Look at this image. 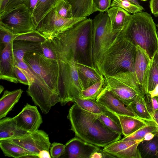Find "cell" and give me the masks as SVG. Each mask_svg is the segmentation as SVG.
Masks as SVG:
<instances>
[{"label":"cell","instance_id":"1","mask_svg":"<svg viewBox=\"0 0 158 158\" xmlns=\"http://www.w3.org/2000/svg\"><path fill=\"white\" fill-rule=\"evenodd\" d=\"M93 20L86 18L49 40L56 58H73L94 66L92 52Z\"/></svg>","mask_w":158,"mask_h":158},{"label":"cell","instance_id":"2","mask_svg":"<svg viewBox=\"0 0 158 158\" xmlns=\"http://www.w3.org/2000/svg\"><path fill=\"white\" fill-rule=\"evenodd\" d=\"M67 118L71 123L70 130L76 136L95 145L104 148L121 138V135L104 125L98 114L83 109L76 103L70 108Z\"/></svg>","mask_w":158,"mask_h":158},{"label":"cell","instance_id":"3","mask_svg":"<svg viewBox=\"0 0 158 158\" xmlns=\"http://www.w3.org/2000/svg\"><path fill=\"white\" fill-rule=\"evenodd\" d=\"M120 34L135 47L144 50L151 60L158 51L156 25L151 15L141 12L131 15Z\"/></svg>","mask_w":158,"mask_h":158},{"label":"cell","instance_id":"4","mask_svg":"<svg viewBox=\"0 0 158 158\" xmlns=\"http://www.w3.org/2000/svg\"><path fill=\"white\" fill-rule=\"evenodd\" d=\"M136 52V47L120 34L104 54L97 68L104 77L121 72L134 73Z\"/></svg>","mask_w":158,"mask_h":158},{"label":"cell","instance_id":"5","mask_svg":"<svg viewBox=\"0 0 158 158\" xmlns=\"http://www.w3.org/2000/svg\"><path fill=\"white\" fill-rule=\"evenodd\" d=\"M93 23L92 60L94 67L97 68L104 54L121 32L113 30L106 12L98 13L93 20Z\"/></svg>","mask_w":158,"mask_h":158},{"label":"cell","instance_id":"6","mask_svg":"<svg viewBox=\"0 0 158 158\" xmlns=\"http://www.w3.org/2000/svg\"><path fill=\"white\" fill-rule=\"evenodd\" d=\"M104 77L105 87L126 106L137 96H145L143 88L137 82L134 73L121 72Z\"/></svg>","mask_w":158,"mask_h":158},{"label":"cell","instance_id":"7","mask_svg":"<svg viewBox=\"0 0 158 158\" xmlns=\"http://www.w3.org/2000/svg\"><path fill=\"white\" fill-rule=\"evenodd\" d=\"M23 60L47 87L59 96L61 81L57 60L46 58L41 52L27 54Z\"/></svg>","mask_w":158,"mask_h":158},{"label":"cell","instance_id":"8","mask_svg":"<svg viewBox=\"0 0 158 158\" xmlns=\"http://www.w3.org/2000/svg\"><path fill=\"white\" fill-rule=\"evenodd\" d=\"M61 81L59 94L62 106L72 102L75 98H79L85 90L79 78L75 61L73 58H57Z\"/></svg>","mask_w":158,"mask_h":158},{"label":"cell","instance_id":"9","mask_svg":"<svg viewBox=\"0 0 158 158\" xmlns=\"http://www.w3.org/2000/svg\"><path fill=\"white\" fill-rule=\"evenodd\" d=\"M0 25L14 34L21 35L36 30L31 13L23 4L0 14Z\"/></svg>","mask_w":158,"mask_h":158},{"label":"cell","instance_id":"10","mask_svg":"<svg viewBox=\"0 0 158 158\" xmlns=\"http://www.w3.org/2000/svg\"><path fill=\"white\" fill-rule=\"evenodd\" d=\"M87 18H64L53 9L39 23L36 30L47 40H51Z\"/></svg>","mask_w":158,"mask_h":158},{"label":"cell","instance_id":"11","mask_svg":"<svg viewBox=\"0 0 158 158\" xmlns=\"http://www.w3.org/2000/svg\"><path fill=\"white\" fill-rule=\"evenodd\" d=\"M9 139L37 156L43 150L49 151L51 145L48 135L38 129Z\"/></svg>","mask_w":158,"mask_h":158},{"label":"cell","instance_id":"12","mask_svg":"<svg viewBox=\"0 0 158 158\" xmlns=\"http://www.w3.org/2000/svg\"><path fill=\"white\" fill-rule=\"evenodd\" d=\"M143 140V139L129 141L119 140L105 147L102 151L112 157L141 158L138 147Z\"/></svg>","mask_w":158,"mask_h":158},{"label":"cell","instance_id":"13","mask_svg":"<svg viewBox=\"0 0 158 158\" xmlns=\"http://www.w3.org/2000/svg\"><path fill=\"white\" fill-rule=\"evenodd\" d=\"M13 118L18 127L28 132L38 130L43 123L37 107L27 103Z\"/></svg>","mask_w":158,"mask_h":158},{"label":"cell","instance_id":"14","mask_svg":"<svg viewBox=\"0 0 158 158\" xmlns=\"http://www.w3.org/2000/svg\"><path fill=\"white\" fill-rule=\"evenodd\" d=\"M13 42L0 45V79L15 83L19 81L14 71Z\"/></svg>","mask_w":158,"mask_h":158},{"label":"cell","instance_id":"15","mask_svg":"<svg viewBox=\"0 0 158 158\" xmlns=\"http://www.w3.org/2000/svg\"><path fill=\"white\" fill-rule=\"evenodd\" d=\"M63 157L90 158L95 152L99 151L100 147L90 143L75 136L65 145Z\"/></svg>","mask_w":158,"mask_h":158},{"label":"cell","instance_id":"16","mask_svg":"<svg viewBox=\"0 0 158 158\" xmlns=\"http://www.w3.org/2000/svg\"><path fill=\"white\" fill-rule=\"evenodd\" d=\"M96 101L117 114L136 117L135 114L105 86L97 98Z\"/></svg>","mask_w":158,"mask_h":158},{"label":"cell","instance_id":"17","mask_svg":"<svg viewBox=\"0 0 158 158\" xmlns=\"http://www.w3.org/2000/svg\"><path fill=\"white\" fill-rule=\"evenodd\" d=\"M136 48L134 74L137 82L143 89L152 60H150L146 52L142 48L139 46H137Z\"/></svg>","mask_w":158,"mask_h":158},{"label":"cell","instance_id":"18","mask_svg":"<svg viewBox=\"0 0 158 158\" xmlns=\"http://www.w3.org/2000/svg\"><path fill=\"white\" fill-rule=\"evenodd\" d=\"M75 64L79 78L85 89L104 77L98 69L94 66L77 61H75Z\"/></svg>","mask_w":158,"mask_h":158},{"label":"cell","instance_id":"19","mask_svg":"<svg viewBox=\"0 0 158 158\" xmlns=\"http://www.w3.org/2000/svg\"><path fill=\"white\" fill-rule=\"evenodd\" d=\"M72 102L77 104L87 111L97 114H102L108 116L121 126L117 115L96 101L77 98L74 99Z\"/></svg>","mask_w":158,"mask_h":158},{"label":"cell","instance_id":"20","mask_svg":"<svg viewBox=\"0 0 158 158\" xmlns=\"http://www.w3.org/2000/svg\"><path fill=\"white\" fill-rule=\"evenodd\" d=\"M13 49L15 63L24 61L23 58L27 54L42 52L41 43L21 40L13 41Z\"/></svg>","mask_w":158,"mask_h":158},{"label":"cell","instance_id":"21","mask_svg":"<svg viewBox=\"0 0 158 158\" xmlns=\"http://www.w3.org/2000/svg\"><path fill=\"white\" fill-rule=\"evenodd\" d=\"M28 132L18 127L13 118L4 117L0 120V140L20 136Z\"/></svg>","mask_w":158,"mask_h":158},{"label":"cell","instance_id":"22","mask_svg":"<svg viewBox=\"0 0 158 158\" xmlns=\"http://www.w3.org/2000/svg\"><path fill=\"white\" fill-rule=\"evenodd\" d=\"M113 30L121 32L127 24L131 15L124 10L113 7L106 11Z\"/></svg>","mask_w":158,"mask_h":158},{"label":"cell","instance_id":"23","mask_svg":"<svg viewBox=\"0 0 158 158\" xmlns=\"http://www.w3.org/2000/svg\"><path fill=\"white\" fill-rule=\"evenodd\" d=\"M23 91L19 89L4 91L0 99V119L5 117L20 98Z\"/></svg>","mask_w":158,"mask_h":158},{"label":"cell","instance_id":"24","mask_svg":"<svg viewBox=\"0 0 158 158\" xmlns=\"http://www.w3.org/2000/svg\"><path fill=\"white\" fill-rule=\"evenodd\" d=\"M125 137L130 135L146 125L148 121L136 117L117 114Z\"/></svg>","mask_w":158,"mask_h":158},{"label":"cell","instance_id":"25","mask_svg":"<svg viewBox=\"0 0 158 158\" xmlns=\"http://www.w3.org/2000/svg\"><path fill=\"white\" fill-rule=\"evenodd\" d=\"M145 94L158 97V69L154 60H151L143 87Z\"/></svg>","mask_w":158,"mask_h":158},{"label":"cell","instance_id":"26","mask_svg":"<svg viewBox=\"0 0 158 158\" xmlns=\"http://www.w3.org/2000/svg\"><path fill=\"white\" fill-rule=\"evenodd\" d=\"M0 147L5 156L9 157L25 158L28 155H35L9 139L0 140Z\"/></svg>","mask_w":158,"mask_h":158},{"label":"cell","instance_id":"27","mask_svg":"<svg viewBox=\"0 0 158 158\" xmlns=\"http://www.w3.org/2000/svg\"><path fill=\"white\" fill-rule=\"evenodd\" d=\"M58 0H38L32 13L34 25L35 28L44 17L54 9Z\"/></svg>","mask_w":158,"mask_h":158},{"label":"cell","instance_id":"28","mask_svg":"<svg viewBox=\"0 0 158 158\" xmlns=\"http://www.w3.org/2000/svg\"><path fill=\"white\" fill-rule=\"evenodd\" d=\"M72 7L73 18H84L93 11V0H68Z\"/></svg>","mask_w":158,"mask_h":158},{"label":"cell","instance_id":"29","mask_svg":"<svg viewBox=\"0 0 158 158\" xmlns=\"http://www.w3.org/2000/svg\"><path fill=\"white\" fill-rule=\"evenodd\" d=\"M144 96H139L127 107L130 109L136 117L147 121H153L151 114L147 107Z\"/></svg>","mask_w":158,"mask_h":158},{"label":"cell","instance_id":"30","mask_svg":"<svg viewBox=\"0 0 158 158\" xmlns=\"http://www.w3.org/2000/svg\"><path fill=\"white\" fill-rule=\"evenodd\" d=\"M138 148L141 158H158V131L151 140L142 141Z\"/></svg>","mask_w":158,"mask_h":158},{"label":"cell","instance_id":"31","mask_svg":"<svg viewBox=\"0 0 158 158\" xmlns=\"http://www.w3.org/2000/svg\"><path fill=\"white\" fill-rule=\"evenodd\" d=\"M105 78L103 77L99 81L83 90L79 98L96 101L97 97L105 86Z\"/></svg>","mask_w":158,"mask_h":158},{"label":"cell","instance_id":"32","mask_svg":"<svg viewBox=\"0 0 158 158\" xmlns=\"http://www.w3.org/2000/svg\"><path fill=\"white\" fill-rule=\"evenodd\" d=\"M158 131V126L154 121H148L145 126L139 129L131 135L125 137L123 141L139 140L143 139L146 134L149 132L156 133Z\"/></svg>","mask_w":158,"mask_h":158},{"label":"cell","instance_id":"33","mask_svg":"<svg viewBox=\"0 0 158 158\" xmlns=\"http://www.w3.org/2000/svg\"><path fill=\"white\" fill-rule=\"evenodd\" d=\"M111 7H120L133 14L142 12L144 9L143 7H140L128 0H112Z\"/></svg>","mask_w":158,"mask_h":158},{"label":"cell","instance_id":"34","mask_svg":"<svg viewBox=\"0 0 158 158\" xmlns=\"http://www.w3.org/2000/svg\"><path fill=\"white\" fill-rule=\"evenodd\" d=\"M60 16L73 18L72 7L68 0H58L53 9Z\"/></svg>","mask_w":158,"mask_h":158},{"label":"cell","instance_id":"35","mask_svg":"<svg viewBox=\"0 0 158 158\" xmlns=\"http://www.w3.org/2000/svg\"><path fill=\"white\" fill-rule=\"evenodd\" d=\"M99 119L104 125L112 131L122 135V130L120 125L110 117L104 115H98Z\"/></svg>","mask_w":158,"mask_h":158},{"label":"cell","instance_id":"36","mask_svg":"<svg viewBox=\"0 0 158 158\" xmlns=\"http://www.w3.org/2000/svg\"><path fill=\"white\" fill-rule=\"evenodd\" d=\"M27 40L41 43L47 40L36 30L27 33L19 35L14 40Z\"/></svg>","mask_w":158,"mask_h":158},{"label":"cell","instance_id":"37","mask_svg":"<svg viewBox=\"0 0 158 158\" xmlns=\"http://www.w3.org/2000/svg\"><path fill=\"white\" fill-rule=\"evenodd\" d=\"M19 35L13 34L9 30L0 25V45L5 44L13 41Z\"/></svg>","mask_w":158,"mask_h":158},{"label":"cell","instance_id":"38","mask_svg":"<svg viewBox=\"0 0 158 158\" xmlns=\"http://www.w3.org/2000/svg\"><path fill=\"white\" fill-rule=\"evenodd\" d=\"M65 145L62 143L53 142L51 145L49 151L51 158H58L64 152Z\"/></svg>","mask_w":158,"mask_h":158},{"label":"cell","instance_id":"39","mask_svg":"<svg viewBox=\"0 0 158 158\" xmlns=\"http://www.w3.org/2000/svg\"><path fill=\"white\" fill-rule=\"evenodd\" d=\"M41 48L43 55L46 58L57 60L55 53L52 48L49 40L41 43Z\"/></svg>","mask_w":158,"mask_h":158},{"label":"cell","instance_id":"40","mask_svg":"<svg viewBox=\"0 0 158 158\" xmlns=\"http://www.w3.org/2000/svg\"><path fill=\"white\" fill-rule=\"evenodd\" d=\"M144 99L148 109L151 114L158 109V98L152 97L149 94H145Z\"/></svg>","mask_w":158,"mask_h":158},{"label":"cell","instance_id":"41","mask_svg":"<svg viewBox=\"0 0 158 158\" xmlns=\"http://www.w3.org/2000/svg\"><path fill=\"white\" fill-rule=\"evenodd\" d=\"M111 0H93L94 12H106L111 7Z\"/></svg>","mask_w":158,"mask_h":158},{"label":"cell","instance_id":"42","mask_svg":"<svg viewBox=\"0 0 158 158\" xmlns=\"http://www.w3.org/2000/svg\"><path fill=\"white\" fill-rule=\"evenodd\" d=\"M14 71L19 82L28 86L29 83L26 74L22 69L16 64H15Z\"/></svg>","mask_w":158,"mask_h":158},{"label":"cell","instance_id":"43","mask_svg":"<svg viewBox=\"0 0 158 158\" xmlns=\"http://www.w3.org/2000/svg\"><path fill=\"white\" fill-rule=\"evenodd\" d=\"M30 1L31 0H10L4 12L7 11L15 6L22 4L25 5L29 8Z\"/></svg>","mask_w":158,"mask_h":158},{"label":"cell","instance_id":"44","mask_svg":"<svg viewBox=\"0 0 158 158\" xmlns=\"http://www.w3.org/2000/svg\"><path fill=\"white\" fill-rule=\"evenodd\" d=\"M149 7L152 13L155 17H158V0H150Z\"/></svg>","mask_w":158,"mask_h":158},{"label":"cell","instance_id":"45","mask_svg":"<svg viewBox=\"0 0 158 158\" xmlns=\"http://www.w3.org/2000/svg\"><path fill=\"white\" fill-rule=\"evenodd\" d=\"M50 153L49 151L43 150L39 153L37 156L39 158H51V157Z\"/></svg>","mask_w":158,"mask_h":158},{"label":"cell","instance_id":"46","mask_svg":"<svg viewBox=\"0 0 158 158\" xmlns=\"http://www.w3.org/2000/svg\"><path fill=\"white\" fill-rule=\"evenodd\" d=\"M10 0H0V14L3 12Z\"/></svg>","mask_w":158,"mask_h":158},{"label":"cell","instance_id":"47","mask_svg":"<svg viewBox=\"0 0 158 158\" xmlns=\"http://www.w3.org/2000/svg\"><path fill=\"white\" fill-rule=\"evenodd\" d=\"M100 150L99 151L94 152L91 156L90 158H104L102 151Z\"/></svg>","mask_w":158,"mask_h":158},{"label":"cell","instance_id":"48","mask_svg":"<svg viewBox=\"0 0 158 158\" xmlns=\"http://www.w3.org/2000/svg\"><path fill=\"white\" fill-rule=\"evenodd\" d=\"M156 133L152 132H149L147 133L144 136L143 139V140H151L153 139Z\"/></svg>","mask_w":158,"mask_h":158},{"label":"cell","instance_id":"49","mask_svg":"<svg viewBox=\"0 0 158 158\" xmlns=\"http://www.w3.org/2000/svg\"><path fill=\"white\" fill-rule=\"evenodd\" d=\"M152 116L153 121L158 126V109L154 113L152 114Z\"/></svg>","mask_w":158,"mask_h":158},{"label":"cell","instance_id":"50","mask_svg":"<svg viewBox=\"0 0 158 158\" xmlns=\"http://www.w3.org/2000/svg\"><path fill=\"white\" fill-rule=\"evenodd\" d=\"M153 60L156 63L158 69V51L155 54Z\"/></svg>","mask_w":158,"mask_h":158},{"label":"cell","instance_id":"51","mask_svg":"<svg viewBox=\"0 0 158 158\" xmlns=\"http://www.w3.org/2000/svg\"><path fill=\"white\" fill-rule=\"evenodd\" d=\"M130 1L133 2L136 5H137L140 6V7H142L139 3V2L137 0H128Z\"/></svg>","mask_w":158,"mask_h":158},{"label":"cell","instance_id":"52","mask_svg":"<svg viewBox=\"0 0 158 158\" xmlns=\"http://www.w3.org/2000/svg\"><path fill=\"white\" fill-rule=\"evenodd\" d=\"M4 89V88L3 86L1 85H0V93L1 94L2 91Z\"/></svg>","mask_w":158,"mask_h":158},{"label":"cell","instance_id":"53","mask_svg":"<svg viewBox=\"0 0 158 158\" xmlns=\"http://www.w3.org/2000/svg\"><path fill=\"white\" fill-rule=\"evenodd\" d=\"M156 26L158 28V30L157 31H156V35L158 39V24H157L156 25Z\"/></svg>","mask_w":158,"mask_h":158},{"label":"cell","instance_id":"54","mask_svg":"<svg viewBox=\"0 0 158 158\" xmlns=\"http://www.w3.org/2000/svg\"><path fill=\"white\" fill-rule=\"evenodd\" d=\"M141 1H146L148 0H140Z\"/></svg>","mask_w":158,"mask_h":158}]
</instances>
